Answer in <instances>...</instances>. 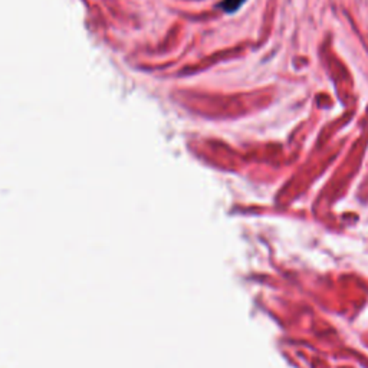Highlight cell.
<instances>
[{"label": "cell", "mask_w": 368, "mask_h": 368, "mask_svg": "<svg viewBox=\"0 0 368 368\" xmlns=\"http://www.w3.org/2000/svg\"><path fill=\"white\" fill-rule=\"evenodd\" d=\"M246 2V0H223L222 8L228 13H235L236 10L240 9V6Z\"/></svg>", "instance_id": "obj_1"}]
</instances>
